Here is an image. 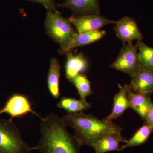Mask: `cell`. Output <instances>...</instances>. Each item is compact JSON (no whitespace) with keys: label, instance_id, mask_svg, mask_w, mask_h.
I'll return each mask as SVG.
<instances>
[{"label":"cell","instance_id":"6da1fadb","mask_svg":"<svg viewBox=\"0 0 153 153\" xmlns=\"http://www.w3.org/2000/svg\"><path fill=\"white\" fill-rule=\"evenodd\" d=\"M41 119V136L36 150L41 153H79L80 147L68 132L63 118L52 113Z\"/></svg>","mask_w":153,"mask_h":153},{"label":"cell","instance_id":"7a4b0ae2","mask_svg":"<svg viewBox=\"0 0 153 153\" xmlns=\"http://www.w3.org/2000/svg\"><path fill=\"white\" fill-rule=\"evenodd\" d=\"M67 126L75 131L73 136L79 146L92 147L99 140L108 134L121 133L122 128L112 121L100 120L92 114L79 112L67 113L63 117Z\"/></svg>","mask_w":153,"mask_h":153},{"label":"cell","instance_id":"3957f363","mask_svg":"<svg viewBox=\"0 0 153 153\" xmlns=\"http://www.w3.org/2000/svg\"><path fill=\"white\" fill-rule=\"evenodd\" d=\"M68 19H65L60 13L47 10L44 22L47 35L60 46L59 50L68 47L74 36L77 34Z\"/></svg>","mask_w":153,"mask_h":153},{"label":"cell","instance_id":"277c9868","mask_svg":"<svg viewBox=\"0 0 153 153\" xmlns=\"http://www.w3.org/2000/svg\"><path fill=\"white\" fill-rule=\"evenodd\" d=\"M36 150L22 138L19 129L12 119L0 118V153H30Z\"/></svg>","mask_w":153,"mask_h":153},{"label":"cell","instance_id":"5b68a950","mask_svg":"<svg viewBox=\"0 0 153 153\" xmlns=\"http://www.w3.org/2000/svg\"><path fill=\"white\" fill-rule=\"evenodd\" d=\"M111 68L133 76L141 69L137 45L132 43L124 44L116 60L111 65Z\"/></svg>","mask_w":153,"mask_h":153},{"label":"cell","instance_id":"8992f818","mask_svg":"<svg viewBox=\"0 0 153 153\" xmlns=\"http://www.w3.org/2000/svg\"><path fill=\"white\" fill-rule=\"evenodd\" d=\"M68 19L79 34L100 30L105 25H115L117 23V21L109 20L100 15L72 16Z\"/></svg>","mask_w":153,"mask_h":153},{"label":"cell","instance_id":"52a82bcc","mask_svg":"<svg viewBox=\"0 0 153 153\" xmlns=\"http://www.w3.org/2000/svg\"><path fill=\"white\" fill-rule=\"evenodd\" d=\"M30 113L41 117L33 110L27 97L21 94H16L12 95L7 102L4 106L0 109V114H7L11 116V119L22 117Z\"/></svg>","mask_w":153,"mask_h":153},{"label":"cell","instance_id":"ba28073f","mask_svg":"<svg viewBox=\"0 0 153 153\" xmlns=\"http://www.w3.org/2000/svg\"><path fill=\"white\" fill-rule=\"evenodd\" d=\"M114 30L117 36L123 44L132 43L134 41L140 42L143 39L142 34L136 22L130 17H124L117 21Z\"/></svg>","mask_w":153,"mask_h":153},{"label":"cell","instance_id":"9c48e42d","mask_svg":"<svg viewBox=\"0 0 153 153\" xmlns=\"http://www.w3.org/2000/svg\"><path fill=\"white\" fill-rule=\"evenodd\" d=\"M99 0H65L57 5L58 7L70 9L73 12L72 16L100 15Z\"/></svg>","mask_w":153,"mask_h":153},{"label":"cell","instance_id":"30bf717a","mask_svg":"<svg viewBox=\"0 0 153 153\" xmlns=\"http://www.w3.org/2000/svg\"><path fill=\"white\" fill-rule=\"evenodd\" d=\"M129 86L135 93L149 95L153 92V71L142 68L132 76Z\"/></svg>","mask_w":153,"mask_h":153},{"label":"cell","instance_id":"8fae6325","mask_svg":"<svg viewBox=\"0 0 153 153\" xmlns=\"http://www.w3.org/2000/svg\"><path fill=\"white\" fill-rule=\"evenodd\" d=\"M66 54V76L68 81L72 83L74 78L78 74L87 69L88 64L86 58L82 52L74 55L72 52L69 51Z\"/></svg>","mask_w":153,"mask_h":153},{"label":"cell","instance_id":"7c38bea8","mask_svg":"<svg viewBox=\"0 0 153 153\" xmlns=\"http://www.w3.org/2000/svg\"><path fill=\"white\" fill-rule=\"evenodd\" d=\"M128 140L121 135V133L108 134L93 145L94 153H105L112 151H121V143H126Z\"/></svg>","mask_w":153,"mask_h":153},{"label":"cell","instance_id":"4fadbf2b","mask_svg":"<svg viewBox=\"0 0 153 153\" xmlns=\"http://www.w3.org/2000/svg\"><path fill=\"white\" fill-rule=\"evenodd\" d=\"M127 85L122 86L119 85V91L114 97V105L110 114L108 116L105 120L112 121L113 120L122 116L126 110L131 108V104L127 95Z\"/></svg>","mask_w":153,"mask_h":153},{"label":"cell","instance_id":"5bb4252c","mask_svg":"<svg viewBox=\"0 0 153 153\" xmlns=\"http://www.w3.org/2000/svg\"><path fill=\"white\" fill-rule=\"evenodd\" d=\"M127 95L131 104L132 109L145 120L153 104L149 96L135 93L128 85Z\"/></svg>","mask_w":153,"mask_h":153},{"label":"cell","instance_id":"9a60e30c","mask_svg":"<svg viewBox=\"0 0 153 153\" xmlns=\"http://www.w3.org/2000/svg\"><path fill=\"white\" fill-rule=\"evenodd\" d=\"M105 36L106 32L100 30L81 34L77 33L68 47L62 50H59V53L60 54H66L76 47H82L92 44L103 38Z\"/></svg>","mask_w":153,"mask_h":153},{"label":"cell","instance_id":"2e32d148","mask_svg":"<svg viewBox=\"0 0 153 153\" xmlns=\"http://www.w3.org/2000/svg\"><path fill=\"white\" fill-rule=\"evenodd\" d=\"M60 69L61 67L58 60L55 57H52L50 60L47 82L49 93L55 99H58L60 96L59 79Z\"/></svg>","mask_w":153,"mask_h":153},{"label":"cell","instance_id":"e0dca14e","mask_svg":"<svg viewBox=\"0 0 153 153\" xmlns=\"http://www.w3.org/2000/svg\"><path fill=\"white\" fill-rule=\"evenodd\" d=\"M58 108L65 110L68 113L81 112L91 107L90 103H85L81 100L71 97H62L57 104Z\"/></svg>","mask_w":153,"mask_h":153},{"label":"cell","instance_id":"ac0fdd59","mask_svg":"<svg viewBox=\"0 0 153 153\" xmlns=\"http://www.w3.org/2000/svg\"><path fill=\"white\" fill-rule=\"evenodd\" d=\"M153 131V128L145 124L138 130L130 139L128 140L125 144L122 146V151L127 148L143 144L147 140Z\"/></svg>","mask_w":153,"mask_h":153},{"label":"cell","instance_id":"d6986e66","mask_svg":"<svg viewBox=\"0 0 153 153\" xmlns=\"http://www.w3.org/2000/svg\"><path fill=\"white\" fill-rule=\"evenodd\" d=\"M136 45L142 68L153 71V48L141 41L137 42Z\"/></svg>","mask_w":153,"mask_h":153},{"label":"cell","instance_id":"ffe728a7","mask_svg":"<svg viewBox=\"0 0 153 153\" xmlns=\"http://www.w3.org/2000/svg\"><path fill=\"white\" fill-rule=\"evenodd\" d=\"M72 83L77 89L80 100L85 103H88L86 98L92 94V91L90 81L87 76L85 74H79L75 77Z\"/></svg>","mask_w":153,"mask_h":153},{"label":"cell","instance_id":"44dd1931","mask_svg":"<svg viewBox=\"0 0 153 153\" xmlns=\"http://www.w3.org/2000/svg\"><path fill=\"white\" fill-rule=\"evenodd\" d=\"M26 1L41 4L45 7L47 10H51L55 13L59 12L57 10L55 0H26Z\"/></svg>","mask_w":153,"mask_h":153},{"label":"cell","instance_id":"7402d4cb","mask_svg":"<svg viewBox=\"0 0 153 153\" xmlns=\"http://www.w3.org/2000/svg\"><path fill=\"white\" fill-rule=\"evenodd\" d=\"M146 124L153 128V104L145 119Z\"/></svg>","mask_w":153,"mask_h":153}]
</instances>
